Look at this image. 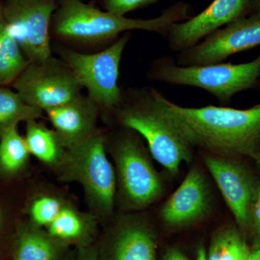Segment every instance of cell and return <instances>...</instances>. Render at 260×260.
Returning <instances> with one entry per match:
<instances>
[{
    "mask_svg": "<svg viewBox=\"0 0 260 260\" xmlns=\"http://www.w3.org/2000/svg\"><path fill=\"white\" fill-rule=\"evenodd\" d=\"M169 112L193 147L256 159L260 152V104L246 109L184 107L165 97Z\"/></svg>",
    "mask_w": 260,
    "mask_h": 260,
    "instance_id": "6da1fadb",
    "label": "cell"
},
{
    "mask_svg": "<svg viewBox=\"0 0 260 260\" xmlns=\"http://www.w3.org/2000/svg\"><path fill=\"white\" fill-rule=\"evenodd\" d=\"M192 16V7L184 2L171 5L157 18L133 19L112 14L82 0H58L51 19V34L64 42L80 44L114 42L119 34L133 30L165 37L172 25Z\"/></svg>",
    "mask_w": 260,
    "mask_h": 260,
    "instance_id": "7a4b0ae2",
    "label": "cell"
},
{
    "mask_svg": "<svg viewBox=\"0 0 260 260\" xmlns=\"http://www.w3.org/2000/svg\"><path fill=\"white\" fill-rule=\"evenodd\" d=\"M111 114L122 127L136 132L145 140L153 158L175 174L184 161H189L190 144L169 112L165 96L150 87L122 90L120 102Z\"/></svg>",
    "mask_w": 260,
    "mask_h": 260,
    "instance_id": "3957f363",
    "label": "cell"
},
{
    "mask_svg": "<svg viewBox=\"0 0 260 260\" xmlns=\"http://www.w3.org/2000/svg\"><path fill=\"white\" fill-rule=\"evenodd\" d=\"M259 75L260 54L252 61L241 64L191 66H181L175 58L162 56L150 63L146 77L151 81L203 89L218 102L229 104L236 94L255 88Z\"/></svg>",
    "mask_w": 260,
    "mask_h": 260,
    "instance_id": "277c9868",
    "label": "cell"
},
{
    "mask_svg": "<svg viewBox=\"0 0 260 260\" xmlns=\"http://www.w3.org/2000/svg\"><path fill=\"white\" fill-rule=\"evenodd\" d=\"M68 150V158L58 176L63 181L79 183L98 220L110 216L115 203L116 177L107 156L105 134L99 129Z\"/></svg>",
    "mask_w": 260,
    "mask_h": 260,
    "instance_id": "5b68a950",
    "label": "cell"
},
{
    "mask_svg": "<svg viewBox=\"0 0 260 260\" xmlns=\"http://www.w3.org/2000/svg\"><path fill=\"white\" fill-rule=\"evenodd\" d=\"M106 135L107 148L116 162L121 196L133 208L151 204L161 193V182L150 164L141 136L128 128Z\"/></svg>",
    "mask_w": 260,
    "mask_h": 260,
    "instance_id": "8992f818",
    "label": "cell"
},
{
    "mask_svg": "<svg viewBox=\"0 0 260 260\" xmlns=\"http://www.w3.org/2000/svg\"><path fill=\"white\" fill-rule=\"evenodd\" d=\"M131 38L129 32L116 39L104 50L93 54L56 47L59 58L72 70L88 96L107 114L121 101L122 90L118 85L123 52Z\"/></svg>",
    "mask_w": 260,
    "mask_h": 260,
    "instance_id": "52a82bcc",
    "label": "cell"
},
{
    "mask_svg": "<svg viewBox=\"0 0 260 260\" xmlns=\"http://www.w3.org/2000/svg\"><path fill=\"white\" fill-rule=\"evenodd\" d=\"M24 102L45 112L83 95V87L59 57L51 56L40 63H29L13 83Z\"/></svg>",
    "mask_w": 260,
    "mask_h": 260,
    "instance_id": "ba28073f",
    "label": "cell"
},
{
    "mask_svg": "<svg viewBox=\"0 0 260 260\" xmlns=\"http://www.w3.org/2000/svg\"><path fill=\"white\" fill-rule=\"evenodd\" d=\"M58 0H3L10 32L30 63L52 56L51 23Z\"/></svg>",
    "mask_w": 260,
    "mask_h": 260,
    "instance_id": "9c48e42d",
    "label": "cell"
},
{
    "mask_svg": "<svg viewBox=\"0 0 260 260\" xmlns=\"http://www.w3.org/2000/svg\"><path fill=\"white\" fill-rule=\"evenodd\" d=\"M260 45V18L245 16L215 30L194 47L176 54L181 66L217 64Z\"/></svg>",
    "mask_w": 260,
    "mask_h": 260,
    "instance_id": "30bf717a",
    "label": "cell"
},
{
    "mask_svg": "<svg viewBox=\"0 0 260 260\" xmlns=\"http://www.w3.org/2000/svg\"><path fill=\"white\" fill-rule=\"evenodd\" d=\"M205 165L243 229L251 227V212L260 186L250 171L241 162L208 152L203 155Z\"/></svg>",
    "mask_w": 260,
    "mask_h": 260,
    "instance_id": "8fae6325",
    "label": "cell"
},
{
    "mask_svg": "<svg viewBox=\"0 0 260 260\" xmlns=\"http://www.w3.org/2000/svg\"><path fill=\"white\" fill-rule=\"evenodd\" d=\"M250 0H213L199 14L174 23L166 38L168 47L179 53L194 47L212 32L249 14Z\"/></svg>",
    "mask_w": 260,
    "mask_h": 260,
    "instance_id": "7c38bea8",
    "label": "cell"
},
{
    "mask_svg": "<svg viewBox=\"0 0 260 260\" xmlns=\"http://www.w3.org/2000/svg\"><path fill=\"white\" fill-rule=\"evenodd\" d=\"M54 131L67 149L79 144L98 130L101 110L88 95L45 111Z\"/></svg>",
    "mask_w": 260,
    "mask_h": 260,
    "instance_id": "4fadbf2b",
    "label": "cell"
},
{
    "mask_svg": "<svg viewBox=\"0 0 260 260\" xmlns=\"http://www.w3.org/2000/svg\"><path fill=\"white\" fill-rule=\"evenodd\" d=\"M208 207V189L204 176L198 169H192L164 205L162 218L169 225H184L203 217Z\"/></svg>",
    "mask_w": 260,
    "mask_h": 260,
    "instance_id": "5bb4252c",
    "label": "cell"
},
{
    "mask_svg": "<svg viewBox=\"0 0 260 260\" xmlns=\"http://www.w3.org/2000/svg\"><path fill=\"white\" fill-rule=\"evenodd\" d=\"M25 140L30 155L58 175L66 162L68 150L54 129H49L37 119H30L26 121Z\"/></svg>",
    "mask_w": 260,
    "mask_h": 260,
    "instance_id": "9a60e30c",
    "label": "cell"
},
{
    "mask_svg": "<svg viewBox=\"0 0 260 260\" xmlns=\"http://www.w3.org/2000/svg\"><path fill=\"white\" fill-rule=\"evenodd\" d=\"M97 221L91 213H84L67 203L47 231L58 242L81 244L95 232Z\"/></svg>",
    "mask_w": 260,
    "mask_h": 260,
    "instance_id": "2e32d148",
    "label": "cell"
},
{
    "mask_svg": "<svg viewBox=\"0 0 260 260\" xmlns=\"http://www.w3.org/2000/svg\"><path fill=\"white\" fill-rule=\"evenodd\" d=\"M113 260H156L155 242L148 228L142 224H126L114 242Z\"/></svg>",
    "mask_w": 260,
    "mask_h": 260,
    "instance_id": "e0dca14e",
    "label": "cell"
},
{
    "mask_svg": "<svg viewBox=\"0 0 260 260\" xmlns=\"http://www.w3.org/2000/svg\"><path fill=\"white\" fill-rule=\"evenodd\" d=\"M57 241L30 223L19 229L14 260H57Z\"/></svg>",
    "mask_w": 260,
    "mask_h": 260,
    "instance_id": "ac0fdd59",
    "label": "cell"
},
{
    "mask_svg": "<svg viewBox=\"0 0 260 260\" xmlns=\"http://www.w3.org/2000/svg\"><path fill=\"white\" fill-rule=\"evenodd\" d=\"M29 63L10 32L0 3V87L13 84Z\"/></svg>",
    "mask_w": 260,
    "mask_h": 260,
    "instance_id": "d6986e66",
    "label": "cell"
},
{
    "mask_svg": "<svg viewBox=\"0 0 260 260\" xmlns=\"http://www.w3.org/2000/svg\"><path fill=\"white\" fill-rule=\"evenodd\" d=\"M30 154L25 138L13 126L0 137V177H12L26 168Z\"/></svg>",
    "mask_w": 260,
    "mask_h": 260,
    "instance_id": "ffe728a7",
    "label": "cell"
},
{
    "mask_svg": "<svg viewBox=\"0 0 260 260\" xmlns=\"http://www.w3.org/2000/svg\"><path fill=\"white\" fill-rule=\"evenodd\" d=\"M44 111L26 104L16 91L0 87V137L20 121L38 119Z\"/></svg>",
    "mask_w": 260,
    "mask_h": 260,
    "instance_id": "44dd1931",
    "label": "cell"
},
{
    "mask_svg": "<svg viewBox=\"0 0 260 260\" xmlns=\"http://www.w3.org/2000/svg\"><path fill=\"white\" fill-rule=\"evenodd\" d=\"M67 203L61 197L50 193L36 195L28 207L29 223L47 229L55 220Z\"/></svg>",
    "mask_w": 260,
    "mask_h": 260,
    "instance_id": "7402d4cb",
    "label": "cell"
},
{
    "mask_svg": "<svg viewBox=\"0 0 260 260\" xmlns=\"http://www.w3.org/2000/svg\"><path fill=\"white\" fill-rule=\"evenodd\" d=\"M250 250L235 230L225 231L214 239L207 260H248Z\"/></svg>",
    "mask_w": 260,
    "mask_h": 260,
    "instance_id": "603a6c76",
    "label": "cell"
},
{
    "mask_svg": "<svg viewBox=\"0 0 260 260\" xmlns=\"http://www.w3.org/2000/svg\"><path fill=\"white\" fill-rule=\"evenodd\" d=\"M158 0H99L105 11L112 14L125 16L127 13L147 8L155 4Z\"/></svg>",
    "mask_w": 260,
    "mask_h": 260,
    "instance_id": "cb8c5ba5",
    "label": "cell"
},
{
    "mask_svg": "<svg viewBox=\"0 0 260 260\" xmlns=\"http://www.w3.org/2000/svg\"><path fill=\"white\" fill-rule=\"evenodd\" d=\"M251 227L260 237V191L254 200L251 212Z\"/></svg>",
    "mask_w": 260,
    "mask_h": 260,
    "instance_id": "d4e9b609",
    "label": "cell"
},
{
    "mask_svg": "<svg viewBox=\"0 0 260 260\" xmlns=\"http://www.w3.org/2000/svg\"><path fill=\"white\" fill-rule=\"evenodd\" d=\"M164 260H189L183 255L181 252L177 250H171L166 254ZM196 260H207L206 253L205 249L201 248L198 253V258Z\"/></svg>",
    "mask_w": 260,
    "mask_h": 260,
    "instance_id": "484cf974",
    "label": "cell"
},
{
    "mask_svg": "<svg viewBox=\"0 0 260 260\" xmlns=\"http://www.w3.org/2000/svg\"><path fill=\"white\" fill-rule=\"evenodd\" d=\"M78 260H99V251L93 246L83 248Z\"/></svg>",
    "mask_w": 260,
    "mask_h": 260,
    "instance_id": "4316f807",
    "label": "cell"
},
{
    "mask_svg": "<svg viewBox=\"0 0 260 260\" xmlns=\"http://www.w3.org/2000/svg\"><path fill=\"white\" fill-rule=\"evenodd\" d=\"M247 16L260 18V0H250L249 14Z\"/></svg>",
    "mask_w": 260,
    "mask_h": 260,
    "instance_id": "83f0119b",
    "label": "cell"
},
{
    "mask_svg": "<svg viewBox=\"0 0 260 260\" xmlns=\"http://www.w3.org/2000/svg\"><path fill=\"white\" fill-rule=\"evenodd\" d=\"M248 260H260V244H256L254 249L250 251Z\"/></svg>",
    "mask_w": 260,
    "mask_h": 260,
    "instance_id": "f1b7e54d",
    "label": "cell"
},
{
    "mask_svg": "<svg viewBox=\"0 0 260 260\" xmlns=\"http://www.w3.org/2000/svg\"><path fill=\"white\" fill-rule=\"evenodd\" d=\"M3 221H4V213H3V209L0 208V229L3 225Z\"/></svg>",
    "mask_w": 260,
    "mask_h": 260,
    "instance_id": "f546056e",
    "label": "cell"
},
{
    "mask_svg": "<svg viewBox=\"0 0 260 260\" xmlns=\"http://www.w3.org/2000/svg\"><path fill=\"white\" fill-rule=\"evenodd\" d=\"M255 160H256V162H257L258 165H259L260 169V152L258 154L257 157H256Z\"/></svg>",
    "mask_w": 260,
    "mask_h": 260,
    "instance_id": "4dcf8cb0",
    "label": "cell"
},
{
    "mask_svg": "<svg viewBox=\"0 0 260 260\" xmlns=\"http://www.w3.org/2000/svg\"><path fill=\"white\" fill-rule=\"evenodd\" d=\"M255 88H257L259 89V90H260V75L259 78H258L257 83H256Z\"/></svg>",
    "mask_w": 260,
    "mask_h": 260,
    "instance_id": "1f68e13d",
    "label": "cell"
},
{
    "mask_svg": "<svg viewBox=\"0 0 260 260\" xmlns=\"http://www.w3.org/2000/svg\"><path fill=\"white\" fill-rule=\"evenodd\" d=\"M0 1H2V0H0Z\"/></svg>",
    "mask_w": 260,
    "mask_h": 260,
    "instance_id": "d6a6232c",
    "label": "cell"
},
{
    "mask_svg": "<svg viewBox=\"0 0 260 260\" xmlns=\"http://www.w3.org/2000/svg\"><path fill=\"white\" fill-rule=\"evenodd\" d=\"M98 1H99V0H98Z\"/></svg>",
    "mask_w": 260,
    "mask_h": 260,
    "instance_id": "836d02e7",
    "label": "cell"
}]
</instances>
